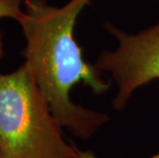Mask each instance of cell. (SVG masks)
Returning a JSON list of instances; mask_svg holds the SVG:
<instances>
[{
    "instance_id": "6da1fadb",
    "label": "cell",
    "mask_w": 159,
    "mask_h": 158,
    "mask_svg": "<svg viewBox=\"0 0 159 158\" xmlns=\"http://www.w3.org/2000/svg\"><path fill=\"white\" fill-rule=\"evenodd\" d=\"M90 0H69L65 5H50L46 0H25L19 21L26 40L23 50L52 114L63 129L81 140H89L109 121L106 113L77 105L71 99L73 86H89L96 95L111 87L103 72L87 63L74 38V28Z\"/></svg>"
},
{
    "instance_id": "277c9868",
    "label": "cell",
    "mask_w": 159,
    "mask_h": 158,
    "mask_svg": "<svg viewBox=\"0 0 159 158\" xmlns=\"http://www.w3.org/2000/svg\"><path fill=\"white\" fill-rule=\"evenodd\" d=\"M25 0H0V19H12L19 23L24 16L22 3Z\"/></svg>"
},
{
    "instance_id": "8992f818",
    "label": "cell",
    "mask_w": 159,
    "mask_h": 158,
    "mask_svg": "<svg viewBox=\"0 0 159 158\" xmlns=\"http://www.w3.org/2000/svg\"><path fill=\"white\" fill-rule=\"evenodd\" d=\"M0 158H4V157L2 156V154H1V153H0Z\"/></svg>"
},
{
    "instance_id": "7a4b0ae2",
    "label": "cell",
    "mask_w": 159,
    "mask_h": 158,
    "mask_svg": "<svg viewBox=\"0 0 159 158\" xmlns=\"http://www.w3.org/2000/svg\"><path fill=\"white\" fill-rule=\"evenodd\" d=\"M4 49L0 47V61ZM32 72L24 62L0 73V153L4 158H75Z\"/></svg>"
},
{
    "instance_id": "5b68a950",
    "label": "cell",
    "mask_w": 159,
    "mask_h": 158,
    "mask_svg": "<svg viewBox=\"0 0 159 158\" xmlns=\"http://www.w3.org/2000/svg\"><path fill=\"white\" fill-rule=\"evenodd\" d=\"M75 158H98L94 154L91 152V151H87V150H80L79 148H77L76 151V156ZM150 158H159V152L155 155L151 156Z\"/></svg>"
},
{
    "instance_id": "3957f363",
    "label": "cell",
    "mask_w": 159,
    "mask_h": 158,
    "mask_svg": "<svg viewBox=\"0 0 159 158\" xmlns=\"http://www.w3.org/2000/svg\"><path fill=\"white\" fill-rule=\"evenodd\" d=\"M104 25L117 47L101 52L94 65L110 74L117 87L113 109L121 111L138 88L159 79V22L138 33L125 32L110 22Z\"/></svg>"
}]
</instances>
